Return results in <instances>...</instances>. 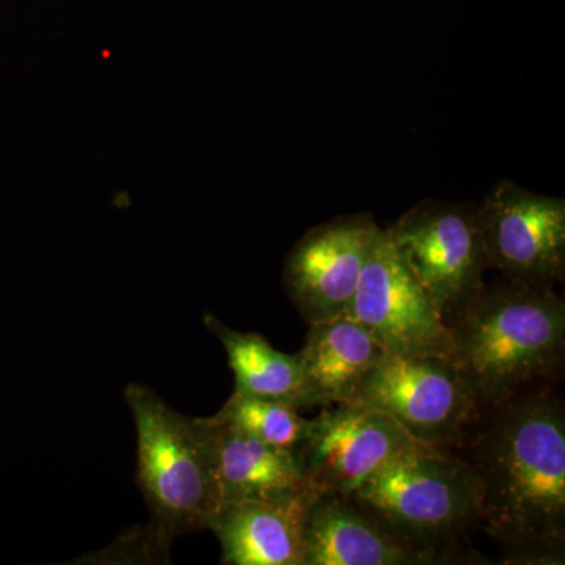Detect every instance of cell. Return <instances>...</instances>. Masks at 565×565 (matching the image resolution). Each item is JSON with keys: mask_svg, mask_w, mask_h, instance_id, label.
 <instances>
[{"mask_svg": "<svg viewBox=\"0 0 565 565\" xmlns=\"http://www.w3.org/2000/svg\"><path fill=\"white\" fill-rule=\"evenodd\" d=\"M557 384L479 405L449 451L482 489L481 530L504 564H564L565 411Z\"/></svg>", "mask_w": 565, "mask_h": 565, "instance_id": "cell-1", "label": "cell"}, {"mask_svg": "<svg viewBox=\"0 0 565 565\" xmlns=\"http://www.w3.org/2000/svg\"><path fill=\"white\" fill-rule=\"evenodd\" d=\"M446 322L452 362L479 405L500 403L527 386L559 384L565 303L553 286L505 277L484 282Z\"/></svg>", "mask_w": 565, "mask_h": 565, "instance_id": "cell-2", "label": "cell"}, {"mask_svg": "<svg viewBox=\"0 0 565 565\" xmlns=\"http://www.w3.org/2000/svg\"><path fill=\"white\" fill-rule=\"evenodd\" d=\"M345 498L433 564L460 563L465 535L481 530L478 478L437 446L394 457Z\"/></svg>", "mask_w": 565, "mask_h": 565, "instance_id": "cell-3", "label": "cell"}, {"mask_svg": "<svg viewBox=\"0 0 565 565\" xmlns=\"http://www.w3.org/2000/svg\"><path fill=\"white\" fill-rule=\"evenodd\" d=\"M125 396L136 423L137 481L152 516L151 541L166 552L177 535L207 530L221 508L210 429L148 386L131 384Z\"/></svg>", "mask_w": 565, "mask_h": 565, "instance_id": "cell-4", "label": "cell"}, {"mask_svg": "<svg viewBox=\"0 0 565 565\" xmlns=\"http://www.w3.org/2000/svg\"><path fill=\"white\" fill-rule=\"evenodd\" d=\"M349 405L388 415L418 444L448 448L479 404L451 356L386 352Z\"/></svg>", "mask_w": 565, "mask_h": 565, "instance_id": "cell-5", "label": "cell"}, {"mask_svg": "<svg viewBox=\"0 0 565 565\" xmlns=\"http://www.w3.org/2000/svg\"><path fill=\"white\" fill-rule=\"evenodd\" d=\"M385 234L445 319L484 286L489 264L478 206L423 200Z\"/></svg>", "mask_w": 565, "mask_h": 565, "instance_id": "cell-6", "label": "cell"}, {"mask_svg": "<svg viewBox=\"0 0 565 565\" xmlns=\"http://www.w3.org/2000/svg\"><path fill=\"white\" fill-rule=\"evenodd\" d=\"M478 218L489 269L533 285L564 280V199L504 180L487 193Z\"/></svg>", "mask_w": 565, "mask_h": 565, "instance_id": "cell-7", "label": "cell"}, {"mask_svg": "<svg viewBox=\"0 0 565 565\" xmlns=\"http://www.w3.org/2000/svg\"><path fill=\"white\" fill-rule=\"evenodd\" d=\"M386 352L451 356L452 334L429 292L388 239L379 234L348 315Z\"/></svg>", "mask_w": 565, "mask_h": 565, "instance_id": "cell-8", "label": "cell"}, {"mask_svg": "<svg viewBox=\"0 0 565 565\" xmlns=\"http://www.w3.org/2000/svg\"><path fill=\"white\" fill-rule=\"evenodd\" d=\"M381 233L373 215H341L297 241L286 258L282 285L308 326L348 315Z\"/></svg>", "mask_w": 565, "mask_h": 565, "instance_id": "cell-9", "label": "cell"}, {"mask_svg": "<svg viewBox=\"0 0 565 565\" xmlns=\"http://www.w3.org/2000/svg\"><path fill=\"white\" fill-rule=\"evenodd\" d=\"M330 407L310 419L296 451L316 492L348 497L394 457L422 445L382 412L349 404Z\"/></svg>", "mask_w": 565, "mask_h": 565, "instance_id": "cell-10", "label": "cell"}, {"mask_svg": "<svg viewBox=\"0 0 565 565\" xmlns=\"http://www.w3.org/2000/svg\"><path fill=\"white\" fill-rule=\"evenodd\" d=\"M316 490L274 500L223 501L210 527L222 564L303 565V531Z\"/></svg>", "mask_w": 565, "mask_h": 565, "instance_id": "cell-11", "label": "cell"}, {"mask_svg": "<svg viewBox=\"0 0 565 565\" xmlns=\"http://www.w3.org/2000/svg\"><path fill=\"white\" fill-rule=\"evenodd\" d=\"M429 557L341 494L319 492L303 531V565H427Z\"/></svg>", "mask_w": 565, "mask_h": 565, "instance_id": "cell-12", "label": "cell"}, {"mask_svg": "<svg viewBox=\"0 0 565 565\" xmlns=\"http://www.w3.org/2000/svg\"><path fill=\"white\" fill-rule=\"evenodd\" d=\"M210 429L215 478L223 501L274 500L315 490L296 451L263 444L225 424Z\"/></svg>", "mask_w": 565, "mask_h": 565, "instance_id": "cell-13", "label": "cell"}, {"mask_svg": "<svg viewBox=\"0 0 565 565\" xmlns=\"http://www.w3.org/2000/svg\"><path fill=\"white\" fill-rule=\"evenodd\" d=\"M385 353L373 334L344 315L310 323L297 355L315 405L330 407L348 403Z\"/></svg>", "mask_w": 565, "mask_h": 565, "instance_id": "cell-14", "label": "cell"}, {"mask_svg": "<svg viewBox=\"0 0 565 565\" xmlns=\"http://www.w3.org/2000/svg\"><path fill=\"white\" fill-rule=\"evenodd\" d=\"M204 326L214 333L225 349L228 364L236 379L234 394L252 399L292 405L296 408L315 407L299 355L277 351L258 333L230 329L215 316H204Z\"/></svg>", "mask_w": 565, "mask_h": 565, "instance_id": "cell-15", "label": "cell"}, {"mask_svg": "<svg viewBox=\"0 0 565 565\" xmlns=\"http://www.w3.org/2000/svg\"><path fill=\"white\" fill-rule=\"evenodd\" d=\"M210 419L288 451H297L310 426V419L302 418L299 408L292 405L252 399L234 393Z\"/></svg>", "mask_w": 565, "mask_h": 565, "instance_id": "cell-16", "label": "cell"}]
</instances>
